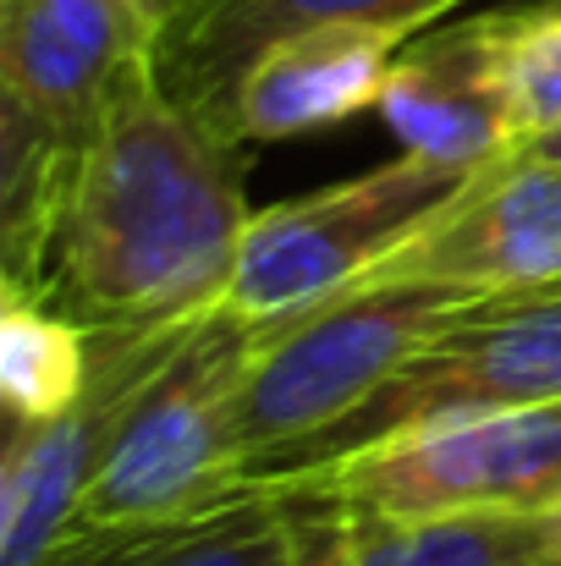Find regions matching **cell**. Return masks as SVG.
Masks as SVG:
<instances>
[{
  "instance_id": "6da1fadb",
  "label": "cell",
  "mask_w": 561,
  "mask_h": 566,
  "mask_svg": "<svg viewBox=\"0 0 561 566\" xmlns=\"http://www.w3.org/2000/svg\"><path fill=\"white\" fill-rule=\"evenodd\" d=\"M248 203V144L144 61L50 192L39 297L83 331H172L226 303Z\"/></svg>"
},
{
  "instance_id": "30bf717a",
  "label": "cell",
  "mask_w": 561,
  "mask_h": 566,
  "mask_svg": "<svg viewBox=\"0 0 561 566\" xmlns=\"http://www.w3.org/2000/svg\"><path fill=\"white\" fill-rule=\"evenodd\" d=\"M374 111L391 127V138L429 166L474 177V171L507 160L518 149V133H512L501 66H496L490 11L451 22V28L435 22V28L413 33L396 50Z\"/></svg>"
},
{
  "instance_id": "52a82bcc",
  "label": "cell",
  "mask_w": 561,
  "mask_h": 566,
  "mask_svg": "<svg viewBox=\"0 0 561 566\" xmlns=\"http://www.w3.org/2000/svg\"><path fill=\"white\" fill-rule=\"evenodd\" d=\"M561 401V297H512V303H474L457 325H446L429 347H418L396 375L380 385L353 418L325 429L320 440L287 451L248 484H276L314 473L347 451L391 440L402 429L518 412ZM242 484V490H248Z\"/></svg>"
},
{
  "instance_id": "3957f363",
  "label": "cell",
  "mask_w": 561,
  "mask_h": 566,
  "mask_svg": "<svg viewBox=\"0 0 561 566\" xmlns=\"http://www.w3.org/2000/svg\"><path fill=\"white\" fill-rule=\"evenodd\" d=\"M474 303L479 297L446 286H353L270 331H253L237 375V495L253 473L374 401L385 379Z\"/></svg>"
},
{
  "instance_id": "ba28073f",
  "label": "cell",
  "mask_w": 561,
  "mask_h": 566,
  "mask_svg": "<svg viewBox=\"0 0 561 566\" xmlns=\"http://www.w3.org/2000/svg\"><path fill=\"white\" fill-rule=\"evenodd\" d=\"M198 325V319H193ZM193 325L172 331H94V369L83 396L44 423H11L0 451V566H44L72 534L89 484L138 412L144 390L177 358Z\"/></svg>"
},
{
  "instance_id": "8fae6325",
  "label": "cell",
  "mask_w": 561,
  "mask_h": 566,
  "mask_svg": "<svg viewBox=\"0 0 561 566\" xmlns=\"http://www.w3.org/2000/svg\"><path fill=\"white\" fill-rule=\"evenodd\" d=\"M457 6L463 0H177L155 66L177 99L231 127V94L264 44L320 22H370L413 39Z\"/></svg>"
},
{
  "instance_id": "2e32d148",
  "label": "cell",
  "mask_w": 561,
  "mask_h": 566,
  "mask_svg": "<svg viewBox=\"0 0 561 566\" xmlns=\"http://www.w3.org/2000/svg\"><path fill=\"white\" fill-rule=\"evenodd\" d=\"M496 22V66L512 111L518 144L561 127V0L490 11Z\"/></svg>"
},
{
  "instance_id": "9c48e42d",
  "label": "cell",
  "mask_w": 561,
  "mask_h": 566,
  "mask_svg": "<svg viewBox=\"0 0 561 566\" xmlns=\"http://www.w3.org/2000/svg\"><path fill=\"white\" fill-rule=\"evenodd\" d=\"M359 286H446L479 303L561 286V166L512 149L474 171Z\"/></svg>"
},
{
  "instance_id": "277c9868",
  "label": "cell",
  "mask_w": 561,
  "mask_h": 566,
  "mask_svg": "<svg viewBox=\"0 0 561 566\" xmlns=\"http://www.w3.org/2000/svg\"><path fill=\"white\" fill-rule=\"evenodd\" d=\"M248 490L298 495L347 523L546 517L561 506V401L402 429L314 473Z\"/></svg>"
},
{
  "instance_id": "ffe728a7",
  "label": "cell",
  "mask_w": 561,
  "mask_h": 566,
  "mask_svg": "<svg viewBox=\"0 0 561 566\" xmlns=\"http://www.w3.org/2000/svg\"><path fill=\"white\" fill-rule=\"evenodd\" d=\"M546 539H551V556L561 562V506L557 512H546Z\"/></svg>"
},
{
  "instance_id": "44dd1931",
  "label": "cell",
  "mask_w": 561,
  "mask_h": 566,
  "mask_svg": "<svg viewBox=\"0 0 561 566\" xmlns=\"http://www.w3.org/2000/svg\"><path fill=\"white\" fill-rule=\"evenodd\" d=\"M534 297H561V286H551V292H534Z\"/></svg>"
},
{
  "instance_id": "7c38bea8",
  "label": "cell",
  "mask_w": 561,
  "mask_h": 566,
  "mask_svg": "<svg viewBox=\"0 0 561 566\" xmlns=\"http://www.w3.org/2000/svg\"><path fill=\"white\" fill-rule=\"evenodd\" d=\"M407 33L370 22L298 28L253 55L231 94V133L242 144H287L342 127L380 105Z\"/></svg>"
},
{
  "instance_id": "5bb4252c",
  "label": "cell",
  "mask_w": 561,
  "mask_h": 566,
  "mask_svg": "<svg viewBox=\"0 0 561 566\" xmlns=\"http://www.w3.org/2000/svg\"><path fill=\"white\" fill-rule=\"evenodd\" d=\"M94 369V331L33 286L0 281V401L11 423L61 418Z\"/></svg>"
},
{
  "instance_id": "4fadbf2b",
  "label": "cell",
  "mask_w": 561,
  "mask_h": 566,
  "mask_svg": "<svg viewBox=\"0 0 561 566\" xmlns=\"http://www.w3.org/2000/svg\"><path fill=\"white\" fill-rule=\"evenodd\" d=\"M331 506L242 490L215 512L149 528H77L44 566H298L325 534Z\"/></svg>"
},
{
  "instance_id": "7a4b0ae2",
  "label": "cell",
  "mask_w": 561,
  "mask_h": 566,
  "mask_svg": "<svg viewBox=\"0 0 561 566\" xmlns=\"http://www.w3.org/2000/svg\"><path fill=\"white\" fill-rule=\"evenodd\" d=\"M160 33L127 0L0 6V281L39 286L50 192Z\"/></svg>"
},
{
  "instance_id": "ac0fdd59",
  "label": "cell",
  "mask_w": 561,
  "mask_h": 566,
  "mask_svg": "<svg viewBox=\"0 0 561 566\" xmlns=\"http://www.w3.org/2000/svg\"><path fill=\"white\" fill-rule=\"evenodd\" d=\"M155 33H166V22H172V11H177V0H127Z\"/></svg>"
},
{
  "instance_id": "9a60e30c",
  "label": "cell",
  "mask_w": 561,
  "mask_h": 566,
  "mask_svg": "<svg viewBox=\"0 0 561 566\" xmlns=\"http://www.w3.org/2000/svg\"><path fill=\"white\" fill-rule=\"evenodd\" d=\"M347 566H561L546 517H446V523H353Z\"/></svg>"
},
{
  "instance_id": "5b68a950",
  "label": "cell",
  "mask_w": 561,
  "mask_h": 566,
  "mask_svg": "<svg viewBox=\"0 0 561 566\" xmlns=\"http://www.w3.org/2000/svg\"><path fill=\"white\" fill-rule=\"evenodd\" d=\"M253 331L226 308L204 314L177 358L144 390L122 440L111 446L100 479L77 506V528H149L215 512L237 495V375L248 364Z\"/></svg>"
},
{
  "instance_id": "d6986e66",
  "label": "cell",
  "mask_w": 561,
  "mask_h": 566,
  "mask_svg": "<svg viewBox=\"0 0 561 566\" xmlns=\"http://www.w3.org/2000/svg\"><path fill=\"white\" fill-rule=\"evenodd\" d=\"M523 155H534V160H557L561 166V127H551V133H540V138H529V144H518Z\"/></svg>"
},
{
  "instance_id": "e0dca14e",
  "label": "cell",
  "mask_w": 561,
  "mask_h": 566,
  "mask_svg": "<svg viewBox=\"0 0 561 566\" xmlns=\"http://www.w3.org/2000/svg\"><path fill=\"white\" fill-rule=\"evenodd\" d=\"M347 562H353V523H347L342 512H331V523H325L320 545H314L298 566H347Z\"/></svg>"
},
{
  "instance_id": "8992f818",
  "label": "cell",
  "mask_w": 561,
  "mask_h": 566,
  "mask_svg": "<svg viewBox=\"0 0 561 566\" xmlns=\"http://www.w3.org/2000/svg\"><path fill=\"white\" fill-rule=\"evenodd\" d=\"M463 182V171L402 149L364 177L253 209L220 308L248 331H270L336 292H353L424 220H435Z\"/></svg>"
}]
</instances>
